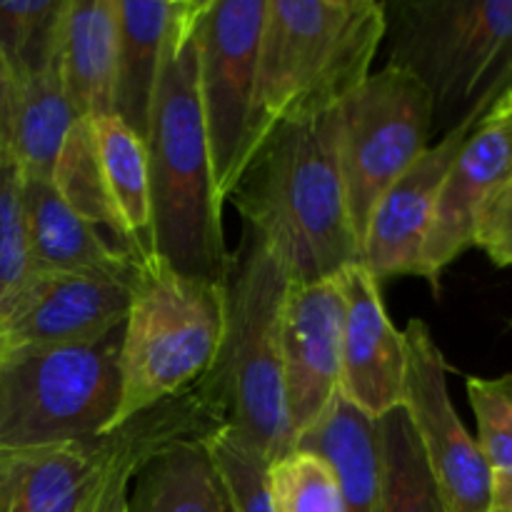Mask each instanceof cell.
I'll use <instances>...</instances> for the list:
<instances>
[{"label":"cell","mask_w":512,"mask_h":512,"mask_svg":"<svg viewBox=\"0 0 512 512\" xmlns=\"http://www.w3.org/2000/svg\"><path fill=\"white\" fill-rule=\"evenodd\" d=\"M345 298L340 395L353 408L378 420L403 408L405 338L383 305L378 280L365 263L338 275Z\"/></svg>","instance_id":"9a60e30c"},{"label":"cell","mask_w":512,"mask_h":512,"mask_svg":"<svg viewBox=\"0 0 512 512\" xmlns=\"http://www.w3.org/2000/svg\"><path fill=\"white\" fill-rule=\"evenodd\" d=\"M483 115H470L430 145L380 198L363 238V263L380 283L423 278V248L450 165Z\"/></svg>","instance_id":"5bb4252c"},{"label":"cell","mask_w":512,"mask_h":512,"mask_svg":"<svg viewBox=\"0 0 512 512\" xmlns=\"http://www.w3.org/2000/svg\"><path fill=\"white\" fill-rule=\"evenodd\" d=\"M205 445L223 483L230 512H275L268 480L270 463L225 428L208 435Z\"/></svg>","instance_id":"f1b7e54d"},{"label":"cell","mask_w":512,"mask_h":512,"mask_svg":"<svg viewBox=\"0 0 512 512\" xmlns=\"http://www.w3.org/2000/svg\"><path fill=\"white\" fill-rule=\"evenodd\" d=\"M335 145L360 243L390 185L433 145V105L408 70L388 63L333 108Z\"/></svg>","instance_id":"ba28073f"},{"label":"cell","mask_w":512,"mask_h":512,"mask_svg":"<svg viewBox=\"0 0 512 512\" xmlns=\"http://www.w3.org/2000/svg\"><path fill=\"white\" fill-rule=\"evenodd\" d=\"M183 5L185 0H115L118 68L113 115L143 140L148 138L155 90Z\"/></svg>","instance_id":"ac0fdd59"},{"label":"cell","mask_w":512,"mask_h":512,"mask_svg":"<svg viewBox=\"0 0 512 512\" xmlns=\"http://www.w3.org/2000/svg\"><path fill=\"white\" fill-rule=\"evenodd\" d=\"M475 248L483 250L493 265H512V178L485 203L475 223Z\"/></svg>","instance_id":"4dcf8cb0"},{"label":"cell","mask_w":512,"mask_h":512,"mask_svg":"<svg viewBox=\"0 0 512 512\" xmlns=\"http://www.w3.org/2000/svg\"><path fill=\"white\" fill-rule=\"evenodd\" d=\"M405 338V393L408 413L428 468L448 512H488L493 473L465 430L448 390V368L425 320L413 318Z\"/></svg>","instance_id":"30bf717a"},{"label":"cell","mask_w":512,"mask_h":512,"mask_svg":"<svg viewBox=\"0 0 512 512\" xmlns=\"http://www.w3.org/2000/svg\"><path fill=\"white\" fill-rule=\"evenodd\" d=\"M13 103L15 83L5 65L0 63V153L13 150Z\"/></svg>","instance_id":"1f68e13d"},{"label":"cell","mask_w":512,"mask_h":512,"mask_svg":"<svg viewBox=\"0 0 512 512\" xmlns=\"http://www.w3.org/2000/svg\"><path fill=\"white\" fill-rule=\"evenodd\" d=\"M53 185L63 195L65 203L115 250L143 265L120 225L118 213L110 203L108 188H105L103 173H100L98 153H95L93 123L90 118H80L70 130L63 150H60L58 165L53 173Z\"/></svg>","instance_id":"d4e9b609"},{"label":"cell","mask_w":512,"mask_h":512,"mask_svg":"<svg viewBox=\"0 0 512 512\" xmlns=\"http://www.w3.org/2000/svg\"><path fill=\"white\" fill-rule=\"evenodd\" d=\"M388 63L408 70L443 138L512 93V0H383Z\"/></svg>","instance_id":"5b68a950"},{"label":"cell","mask_w":512,"mask_h":512,"mask_svg":"<svg viewBox=\"0 0 512 512\" xmlns=\"http://www.w3.org/2000/svg\"><path fill=\"white\" fill-rule=\"evenodd\" d=\"M23 200L35 273H80L135 280L140 265L115 253L65 203L53 180L23 178Z\"/></svg>","instance_id":"e0dca14e"},{"label":"cell","mask_w":512,"mask_h":512,"mask_svg":"<svg viewBox=\"0 0 512 512\" xmlns=\"http://www.w3.org/2000/svg\"><path fill=\"white\" fill-rule=\"evenodd\" d=\"M225 328L220 283L150 258L135 275L120 340V405L113 428L193 388L218 358Z\"/></svg>","instance_id":"8992f818"},{"label":"cell","mask_w":512,"mask_h":512,"mask_svg":"<svg viewBox=\"0 0 512 512\" xmlns=\"http://www.w3.org/2000/svg\"><path fill=\"white\" fill-rule=\"evenodd\" d=\"M383 40V0H268L258 50L255 145L273 125L330 113L373 73Z\"/></svg>","instance_id":"277c9868"},{"label":"cell","mask_w":512,"mask_h":512,"mask_svg":"<svg viewBox=\"0 0 512 512\" xmlns=\"http://www.w3.org/2000/svg\"><path fill=\"white\" fill-rule=\"evenodd\" d=\"M290 275L258 233L243 225L225 293L218 358L198 380L220 425L273 465L295 448L283 390L280 323Z\"/></svg>","instance_id":"3957f363"},{"label":"cell","mask_w":512,"mask_h":512,"mask_svg":"<svg viewBox=\"0 0 512 512\" xmlns=\"http://www.w3.org/2000/svg\"><path fill=\"white\" fill-rule=\"evenodd\" d=\"M512 178V93L480 118L450 165L423 248V280L435 290L445 270L475 248L480 210Z\"/></svg>","instance_id":"4fadbf2b"},{"label":"cell","mask_w":512,"mask_h":512,"mask_svg":"<svg viewBox=\"0 0 512 512\" xmlns=\"http://www.w3.org/2000/svg\"><path fill=\"white\" fill-rule=\"evenodd\" d=\"M28 223H25L23 173L13 150L0 153V320L25 285L33 280Z\"/></svg>","instance_id":"4316f807"},{"label":"cell","mask_w":512,"mask_h":512,"mask_svg":"<svg viewBox=\"0 0 512 512\" xmlns=\"http://www.w3.org/2000/svg\"><path fill=\"white\" fill-rule=\"evenodd\" d=\"M488 512H512V478L493 480Z\"/></svg>","instance_id":"d6a6232c"},{"label":"cell","mask_w":512,"mask_h":512,"mask_svg":"<svg viewBox=\"0 0 512 512\" xmlns=\"http://www.w3.org/2000/svg\"><path fill=\"white\" fill-rule=\"evenodd\" d=\"M345 298L338 275L293 283L283 303L280 353L283 390L293 443L320 423L340 393Z\"/></svg>","instance_id":"8fae6325"},{"label":"cell","mask_w":512,"mask_h":512,"mask_svg":"<svg viewBox=\"0 0 512 512\" xmlns=\"http://www.w3.org/2000/svg\"><path fill=\"white\" fill-rule=\"evenodd\" d=\"M378 438L380 512H448L403 408L373 420Z\"/></svg>","instance_id":"cb8c5ba5"},{"label":"cell","mask_w":512,"mask_h":512,"mask_svg":"<svg viewBox=\"0 0 512 512\" xmlns=\"http://www.w3.org/2000/svg\"><path fill=\"white\" fill-rule=\"evenodd\" d=\"M135 280L35 273L0 320V358L103 338L125 323Z\"/></svg>","instance_id":"7c38bea8"},{"label":"cell","mask_w":512,"mask_h":512,"mask_svg":"<svg viewBox=\"0 0 512 512\" xmlns=\"http://www.w3.org/2000/svg\"><path fill=\"white\" fill-rule=\"evenodd\" d=\"M120 440L115 428L80 443L0 450V512H80Z\"/></svg>","instance_id":"2e32d148"},{"label":"cell","mask_w":512,"mask_h":512,"mask_svg":"<svg viewBox=\"0 0 512 512\" xmlns=\"http://www.w3.org/2000/svg\"><path fill=\"white\" fill-rule=\"evenodd\" d=\"M268 0H205L198 18V88L220 198L255 148L258 50Z\"/></svg>","instance_id":"9c48e42d"},{"label":"cell","mask_w":512,"mask_h":512,"mask_svg":"<svg viewBox=\"0 0 512 512\" xmlns=\"http://www.w3.org/2000/svg\"><path fill=\"white\" fill-rule=\"evenodd\" d=\"M128 512H230L205 438L165 445L130 478Z\"/></svg>","instance_id":"ffe728a7"},{"label":"cell","mask_w":512,"mask_h":512,"mask_svg":"<svg viewBox=\"0 0 512 512\" xmlns=\"http://www.w3.org/2000/svg\"><path fill=\"white\" fill-rule=\"evenodd\" d=\"M468 400L478 420V448L493 480L512 478V373L468 378Z\"/></svg>","instance_id":"f546056e"},{"label":"cell","mask_w":512,"mask_h":512,"mask_svg":"<svg viewBox=\"0 0 512 512\" xmlns=\"http://www.w3.org/2000/svg\"><path fill=\"white\" fill-rule=\"evenodd\" d=\"M225 200L273 250L293 283H318L363 263L340 173L333 110L273 125Z\"/></svg>","instance_id":"6da1fadb"},{"label":"cell","mask_w":512,"mask_h":512,"mask_svg":"<svg viewBox=\"0 0 512 512\" xmlns=\"http://www.w3.org/2000/svg\"><path fill=\"white\" fill-rule=\"evenodd\" d=\"M123 325L88 343L0 358V450L110 433L120 405Z\"/></svg>","instance_id":"52a82bcc"},{"label":"cell","mask_w":512,"mask_h":512,"mask_svg":"<svg viewBox=\"0 0 512 512\" xmlns=\"http://www.w3.org/2000/svg\"><path fill=\"white\" fill-rule=\"evenodd\" d=\"M90 123H93L95 153H98L110 203L140 263H148L150 258H155V248L153 225H150V173L145 140L113 113L90 118Z\"/></svg>","instance_id":"7402d4cb"},{"label":"cell","mask_w":512,"mask_h":512,"mask_svg":"<svg viewBox=\"0 0 512 512\" xmlns=\"http://www.w3.org/2000/svg\"><path fill=\"white\" fill-rule=\"evenodd\" d=\"M185 0L165 53L145 138L155 258L193 278L225 283L233 253L223 235V198L210 158L198 88V18Z\"/></svg>","instance_id":"7a4b0ae2"},{"label":"cell","mask_w":512,"mask_h":512,"mask_svg":"<svg viewBox=\"0 0 512 512\" xmlns=\"http://www.w3.org/2000/svg\"><path fill=\"white\" fill-rule=\"evenodd\" d=\"M58 68L80 118L113 113L118 68L115 0H68L60 28Z\"/></svg>","instance_id":"d6986e66"},{"label":"cell","mask_w":512,"mask_h":512,"mask_svg":"<svg viewBox=\"0 0 512 512\" xmlns=\"http://www.w3.org/2000/svg\"><path fill=\"white\" fill-rule=\"evenodd\" d=\"M78 120V110L60 78L58 60L43 73L15 83L13 155L23 178L53 180L60 150Z\"/></svg>","instance_id":"603a6c76"},{"label":"cell","mask_w":512,"mask_h":512,"mask_svg":"<svg viewBox=\"0 0 512 512\" xmlns=\"http://www.w3.org/2000/svg\"><path fill=\"white\" fill-rule=\"evenodd\" d=\"M65 5L68 0H0V63L13 83L58 60Z\"/></svg>","instance_id":"484cf974"},{"label":"cell","mask_w":512,"mask_h":512,"mask_svg":"<svg viewBox=\"0 0 512 512\" xmlns=\"http://www.w3.org/2000/svg\"><path fill=\"white\" fill-rule=\"evenodd\" d=\"M295 448L318 453L333 465L343 493V512H380V465L375 423L348 403L333 400L328 413Z\"/></svg>","instance_id":"44dd1931"},{"label":"cell","mask_w":512,"mask_h":512,"mask_svg":"<svg viewBox=\"0 0 512 512\" xmlns=\"http://www.w3.org/2000/svg\"><path fill=\"white\" fill-rule=\"evenodd\" d=\"M275 512H343L333 465L318 453L293 448L268 468Z\"/></svg>","instance_id":"83f0119b"}]
</instances>
